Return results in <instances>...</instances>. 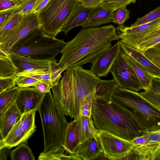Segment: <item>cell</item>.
<instances>
[{
	"label": "cell",
	"mask_w": 160,
	"mask_h": 160,
	"mask_svg": "<svg viewBox=\"0 0 160 160\" xmlns=\"http://www.w3.org/2000/svg\"><path fill=\"white\" fill-rule=\"evenodd\" d=\"M121 51L119 41L91 62L90 70L99 78L106 77Z\"/></svg>",
	"instance_id": "9a60e30c"
},
{
	"label": "cell",
	"mask_w": 160,
	"mask_h": 160,
	"mask_svg": "<svg viewBox=\"0 0 160 160\" xmlns=\"http://www.w3.org/2000/svg\"><path fill=\"white\" fill-rule=\"evenodd\" d=\"M40 27L38 13L32 12L25 15L18 26L0 37V49L9 52L17 42Z\"/></svg>",
	"instance_id": "8fae6325"
},
{
	"label": "cell",
	"mask_w": 160,
	"mask_h": 160,
	"mask_svg": "<svg viewBox=\"0 0 160 160\" xmlns=\"http://www.w3.org/2000/svg\"><path fill=\"white\" fill-rule=\"evenodd\" d=\"M16 76L0 78V92L10 89L16 85Z\"/></svg>",
	"instance_id": "b9f144b4"
},
{
	"label": "cell",
	"mask_w": 160,
	"mask_h": 160,
	"mask_svg": "<svg viewBox=\"0 0 160 160\" xmlns=\"http://www.w3.org/2000/svg\"><path fill=\"white\" fill-rule=\"evenodd\" d=\"M79 114H78L74 120L68 123L62 147L70 154H74L80 144L79 123Z\"/></svg>",
	"instance_id": "ffe728a7"
},
{
	"label": "cell",
	"mask_w": 160,
	"mask_h": 160,
	"mask_svg": "<svg viewBox=\"0 0 160 160\" xmlns=\"http://www.w3.org/2000/svg\"><path fill=\"white\" fill-rule=\"evenodd\" d=\"M95 91L89 94L83 100L80 106L78 114L89 118L92 117V102L95 97Z\"/></svg>",
	"instance_id": "d6a6232c"
},
{
	"label": "cell",
	"mask_w": 160,
	"mask_h": 160,
	"mask_svg": "<svg viewBox=\"0 0 160 160\" xmlns=\"http://www.w3.org/2000/svg\"><path fill=\"white\" fill-rule=\"evenodd\" d=\"M79 114L80 144L92 137H97L98 129L94 124L92 117L89 118Z\"/></svg>",
	"instance_id": "d4e9b609"
},
{
	"label": "cell",
	"mask_w": 160,
	"mask_h": 160,
	"mask_svg": "<svg viewBox=\"0 0 160 160\" xmlns=\"http://www.w3.org/2000/svg\"><path fill=\"white\" fill-rule=\"evenodd\" d=\"M40 92L45 94L50 91L51 86L49 84L43 82H41L34 87Z\"/></svg>",
	"instance_id": "bcb514c9"
},
{
	"label": "cell",
	"mask_w": 160,
	"mask_h": 160,
	"mask_svg": "<svg viewBox=\"0 0 160 160\" xmlns=\"http://www.w3.org/2000/svg\"><path fill=\"white\" fill-rule=\"evenodd\" d=\"M151 160H160V144L153 150Z\"/></svg>",
	"instance_id": "816d5d0a"
},
{
	"label": "cell",
	"mask_w": 160,
	"mask_h": 160,
	"mask_svg": "<svg viewBox=\"0 0 160 160\" xmlns=\"http://www.w3.org/2000/svg\"><path fill=\"white\" fill-rule=\"evenodd\" d=\"M124 53L126 60L132 68L139 81L142 89L145 90L148 89L150 87L153 78L148 73L129 55Z\"/></svg>",
	"instance_id": "4316f807"
},
{
	"label": "cell",
	"mask_w": 160,
	"mask_h": 160,
	"mask_svg": "<svg viewBox=\"0 0 160 160\" xmlns=\"http://www.w3.org/2000/svg\"><path fill=\"white\" fill-rule=\"evenodd\" d=\"M17 2L18 4V3L22 0H15Z\"/></svg>",
	"instance_id": "9f6ffc18"
},
{
	"label": "cell",
	"mask_w": 160,
	"mask_h": 160,
	"mask_svg": "<svg viewBox=\"0 0 160 160\" xmlns=\"http://www.w3.org/2000/svg\"><path fill=\"white\" fill-rule=\"evenodd\" d=\"M66 43L63 39L47 34L40 27L17 42L10 48L9 53L34 59L54 61Z\"/></svg>",
	"instance_id": "277c9868"
},
{
	"label": "cell",
	"mask_w": 160,
	"mask_h": 160,
	"mask_svg": "<svg viewBox=\"0 0 160 160\" xmlns=\"http://www.w3.org/2000/svg\"><path fill=\"white\" fill-rule=\"evenodd\" d=\"M17 7L0 11V29L4 27L15 14L17 13L16 12Z\"/></svg>",
	"instance_id": "ab89813d"
},
{
	"label": "cell",
	"mask_w": 160,
	"mask_h": 160,
	"mask_svg": "<svg viewBox=\"0 0 160 160\" xmlns=\"http://www.w3.org/2000/svg\"><path fill=\"white\" fill-rule=\"evenodd\" d=\"M10 149V148L6 146L0 148L1 160L7 159L9 155V150Z\"/></svg>",
	"instance_id": "f907efd6"
},
{
	"label": "cell",
	"mask_w": 160,
	"mask_h": 160,
	"mask_svg": "<svg viewBox=\"0 0 160 160\" xmlns=\"http://www.w3.org/2000/svg\"><path fill=\"white\" fill-rule=\"evenodd\" d=\"M36 111H32L22 115L7 136L4 139L0 140V148L6 146L11 149L22 142L28 141L36 130Z\"/></svg>",
	"instance_id": "ba28073f"
},
{
	"label": "cell",
	"mask_w": 160,
	"mask_h": 160,
	"mask_svg": "<svg viewBox=\"0 0 160 160\" xmlns=\"http://www.w3.org/2000/svg\"><path fill=\"white\" fill-rule=\"evenodd\" d=\"M110 72L118 87L136 92L142 89L138 78L121 50Z\"/></svg>",
	"instance_id": "30bf717a"
},
{
	"label": "cell",
	"mask_w": 160,
	"mask_h": 160,
	"mask_svg": "<svg viewBox=\"0 0 160 160\" xmlns=\"http://www.w3.org/2000/svg\"><path fill=\"white\" fill-rule=\"evenodd\" d=\"M51 88L53 98L66 115L74 118L72 68L66 70L58 84Z\"/></svg>",
	"instance_id": "9c48e42d"
},
{
	"label": "cell",
	"mask_w": 160,
	"mask_h": 160,
	"mask_svg": "<svg viewBox=\"0 0 160 160\" xmlns=\"http://www.w3.org/2000/svg\"><path fill=\"white\" fill-rule=\"evenodd\" d=\"M22 116L15 100L0 114V140L7 136Z\"/></svg>",
	"instance_id": "ac0fdd59"
},
{
	"label": "cell",
	"mask_w": 160,
	"mask_h": 160,
	"mask_svg": "<svg viewBox=\"0 0 160 160\" xmlns=\"http://www.w3.org/2000/svg\"><path fill=\"white\" fill-rule=\"evenodd\" d=\"M50 68L52 72L51 86L56 85L59 82L62 73L66 70L67 68H59L58 62H57L56 60L52 62Z\"/></svg>",
	"instance_id": "f35d334b"
},
{
	"label": "cell",
	"mask_w": 160,
	"mask_h": 160,
	"mask_svg": "<svg viewBox=\"0 0 160 160\" xmlns=\"http://www.w3.org/2000/svg\"><path fill=\"white\" fill-rule=\"evenodd\" d=\"M38 0H22L16 8V13L26 15L33 12Z\"/></svg>",
	"instance_id": "74e56055"
},
{
	"label": "cell",
	"mask_w": 160,
	"mask_h": 160,
	"mask_svg": "<svg viewBox=\"0 0 160 160\" xmlns=\"http://www.w3.org/2000/svg\"><path fill=\"white\" fill-rule=\"evenodd\" d=\"M94 9L85 7L78 1L61 31L67 35L74 28L79 26L83 27L87 22L90 15Z\"/></svg>",
	"instance_id": "d6986e66"
},
{
	"label": "cell",
	"mask_w": 160,
	"mask_h": 160,
	"mask_svg": "<svg viewBox=\"0 0 160 160\" xmlns=\"http://www.w3.org/2000/svg\"><path fill=\"white\" fill-rule=\"evenodd\" d=\"M136 0H103L101 6L113 10L125 7L131 3H135Z\"/></svg>",
	"instance_id": "d590c367"
},
{
	"label": "cell",
	"mask_w": 160,
	"mask_h": 160,
	"mask_svg": "<svg viewBox=\"0 0 160 160\" xmlns=\"http://www.w3.org/2000/svg\"><path fill=\"white\" fill-rule=\"evenodd\" d=\"M28 141L19 144L15 149L10 152L12 160H35L32 151L27 145Z\"/></svg>",
	"instance_id": "f546056e"
},
{
	"label": "cell",
	"mask_w": 160,
	"mask_h": 160,
	"mask_svg": "<svg viewBox=\"0 0 160 160\" xmlns=\"http://www.w3.org/2000/svg\"><path fill=\"white\" fill-rule=\"evenodd\" d=\"M160 18V6L138 19L130 26L134 27L152 21Z\"/></svg>",
	"instance_id": "8d00e7d4"
},
{
	"label": "cell",
	"mask_w": 160,
	"mask_h": 160,
	"mask_svg": "<svg viewBox=\"0 0 160 160\" xmlns=\"http://www.w3.org/2000/svg\"><path fill=\"white\" fill-rule=\"evenodd\" d=\"M45 94L38 91L34 87L19 88L15 96V101L22 115L38 111Z\"/></svg>",
	"instance_id": "5bb4252c"
},
{
	"label": "cell",
	"mask_w": 160,
	"mask_h": 160,
	"mask_svg": "<svg viewBox=\"0 0 160 160\" xmlns=\"http://www.w3.org/2000/svg\"><path fill=\"white\" fill-rule=\"evenodd\" d=\"M159 51H160V42L155 45H154L153 47Z\"/></svg>",
	"instance_id": "db71d44e"
},
{
	"label": "cell",
	"mask_w": 160,
	"mask_h": 160,
	"mask_svg": "<svg viewBox=\"0 0 160 160\" xmlns=\"http://www.w3.org/2000/svg\"><path fill=\"white\" fill-rule=\"evenodd\" d=\"M119 39L112 25L83 28L62 48L58 68H67V70L76 67H82L92 62L108 49L112 41Z\"/></svg>",
	"instance_id": "6da1fadb"
},
{
	"label": "cell",
	"mask_w": 160,
	"mask_h": 160,
	"mask_svg": "<svg viewBox=\"0 0 160 160\" xmlns=\"http://www.w3.org/2000/svg\"><path fill=\"white\" fill-rule=\"evenodd\" d=\"M160 42V30L157 28L140 41L136 49L144 53L149 48Z\"/></svg>",
	"instance_id": "4dcf8cb0"
},
{
	"label": "cell",
	"mask_w": 160,
	"mask_h": 160,
	"mask_svg": "<svg viewBox=\"0 0 160 160\" xmlns=\"http://www.w3.org/2000/svg\"><path fill=\"white\" fill-rule=\"evenodd\" d=\"M160 22V18L134 27H128L123 24L118 26L116 30L121 41L136 48L140 41L157 28Z\"/></svg>",
	"instance_id": "4fadbf2b"
},
{
	"label": "cell",
	"mask_w": 160,
	"mask_h": 160,
	"mask_svg": "<svg viewBox=\"0 0 160 160\" xmlns=\"http://www.w3.org/2000/svg\"><path fill=\"white\" fill-rule=\"evenodd\" d=\"M143 53L160 68V51L151 47L146 50Z\"/></svg>",
	"instance_id": "60d3db41"
},
{
	"label": "cell",
	"mask_w": 160,
	"mask_h": 160,
	"mask_svg": "<svg viewBox=\"0 0 160 160\" xmlns=\"http://www.w3.org/2000/svg\"><path fill=\"white\" fill-rule=\"evenodd\" d=\"M25 15L21 13L15 14L4 27L0 29V37L18 26L21 22Z\"/></svg>",
	"instance_id": "e575fe53"
},
{
	"label": "cell",
	"mask_w": 160,
	"mask_h": 160,
	"mask_svg": "<svg viewBox=\"0 0 160 160\" xmlns=\"http://www.w3.org/2000/svg\"><path fill=\"white\" fill-rule=\"evenodd\" d=\"M102 152L103 151L98 139L93 137L79 144L75 154L82 160H92Z\"/></svg>",
	"instance_id": "44dd1931"
},
{
	"label": "cell",
	"mask_w": 160,
	"mask_h": 160,
	"mask_svg": "<svg viewBox=\"0 0 160 160\" xmlns=\"http://www.w3.org/2000/svg\"><path fill=\"white\" fill-rule=\"evenodd\" d=\"M19 88L15 86L0 92V114L14 101Z\"/></svg>",
	"instance_id": "1f68e13d"
},
{
	"label": "cell",
	"mask_w": 160,
	"mask_h": 160,
	"mask_svg": "<svg viewBox=\"0 0 160 160\" xmlns=\"http://www.w3.org/2000/svg\"><path fill=\"white\" fill-rule=\"evenodd\" d=\"M130 11L126 7L114 10L112 13L111 20L119 25L123 24L130 18Z\"/></svg>",
	"instance_id": "836d02e7"
},
{
	"label": "cell",
	"mask_w": 160,
	"mask_h": 160,
	"mask_svg": "<svg viewBox=\"0 0 160 160\" xmlns=\"http://www.w3.org/2000/svg\"><path fill=\"white\" fill-rule=\"evenodd\" d=\"M113 10L101 6L95 8L83 27H97L103 24L112 22L111 17Z\"/></svg>",
	"instance_id": "7402d4cb"
},
{
	"label": "cell",
	"mask_w": 160,
	"mask_h": 160,
	"mask_svg": "<svg viewBox=\"0 0 160 160\" xmlns=\"http://www.w3.org/2000/svg\"><path fill=\"white\" fill-rule=\"evenodd\" d=\"M157 28L159 30H160V22L159 23L158 26Z\"/></svg>",
	"instance_id": "11a10c76"
},
{
	"label": "cell",
	"mask_w": 160,
	"mask_h": 160,
	"mask_svg": "<svg viewBox=\"0 0 160 160\" xmlns=\"http://www.w3.org/2000/svg\"><path fill=\"white\" fill-rule=\"evenodd\" d=\"M78 0H50L38 12L41 27L55 37L66 23Z\"/></svg>",
	"instance_id": "8992f818"
},
{
	"label": "cell",
	"mask_w": 160,
	"mask_h": 160,
	"mask_svg": "<svg viewBox=\"0 0 160 160\" xmlns=\"http://www.w3.org/2000/svg\"><path fill=\"white\" fill-rule=\"evenodd\" d=\"M121 50L129 55L138 63L143 69L154 78H160V68L137 49L130 47L120 40Z\"/></svg>",
	"instance_id": "2e32d148"
},
{
	"label": "cell",
	"mask_w": 160,
	"mask_h": 160,
	"mask_svg": "<svg viewBox=\"0 0 160 160\" xmlns=\"http://www.w3.org/2000/svg\"><path fill=\"white\" fill-rule=\"evenodd\" d=\"M143 134L147 136L149 143L160 144V129L151 131H143Z\"/></svg>",
	"instance_id": "7bdbcfd3"
},
{
	"label": "cell",
	"mask_w": 160,
	"mask_h": 160,
	"mask_svg": "<svg viewBox=\"0 0 160 160\" xmlns=\"http://www.w3.org/2000/svg\"><path fill=\"white\" fill-rule=\"evenodd\" d=\"M96 137L103 152L110 160L123 155L134 146L130 140L121 138L106 130H98Z\"/></svg>",
	"instance_id": "7c38bea8"
},
{
	"label": "cell",
	"mask_w": 160,
	"mask_h": 160,
	"mask_svg": "<svg viewBox=\"0 0 160 160\" xmlns=\"http://www.w3.org/2000/svg\"><path fill=\"white\" fill-rule=\"evenodd\" d=\"M102 160L108 159L109 160V158L103 152H102L99 154L97 156L93 159L92 160Z\"/></svg>",
	"instance_id": "f5cc1de1"
},
{
	"label": "cell",
	"mask_w": 160,
	"mask_h": 160,
	"mask_svg": "<svg viewBox=\"0 0 160 160\" xmlns=\"http://www.w3.org/2000/svg\"><path fill=\"white\" fill-rule=\"evenodd\" d=\"M130 141L134 146L148 144L149 143L147 136L144 134H143L141 136L137 137Z\"/></svg>",
	"instance_id": "7dc6e473"
},
{
	"label": "cell",
	"mask_w": 160,
	"mask_h": 160,
	"mask_svg": "<svg viewBox=\"0 0 160 160\" xmlns=\"http://www.w3.org/2000/svg\"><path fill=\"white\" fill-rule=\"evenodd\" d=\"M9 53L18 69V73L37 71H46L49 68L51 62L53 61L34 59L13 53Z\"/></svg>",
	"instance_id": "e0dca14e"
},
{
	"label": "cell",
	"mask_w": 160,
	"mask_h": 160,
	"mask_svg": "<svg viewBox=\"0 0 160 160\" xmlns=\"http://www.w3.org/2000/svg\"><path fill=\"white\" fill-rule=\"evenodd\" d=\"M74 93V111L75 117L78 113L80 104L89 94L96 91L100 78L90 70L82 67L72 68Z\"/></svg>",
	"instance_id": "52a82bcc"
},
{
	"label": "cell",
	"mask_w": 160,
	"mask_h": 160,
	"mask_svg": "<svg viewBox=\"0 0 160 160\" xmlns=\"http://www.w3.org/2000/svg\"><path fill=\"white\" fill-rule=\"evenodd\" d=\"M158 108V109L160 110V108Z\"/></svg>",
	"instance_id": "6f0895ef"
},
{
	"label": "cell",
	"mask_w": 160,
	"mask_h": 160,
	"mask_svg": "<svg viewBox=\"0 0 160 160\" xmlns=\"http://www.w3.org/2000/svg\"><path fill=\"white\" fill-rule=\"evenodd\" d=\"M112 102L130 115L144 131L160 129V110L139 93L118 87Z\"/></svg>",
	"instance_id": "3957f363"
},
{
	"label": "cell",
	"mask_w": 160,
	"mask_h": 160,
	"mask_svg": "<svg viewBox=\"0 0 160 160\" xmlns=\"http://www.w3.org/2000/svg\"><path fill=\"white\" fill-rule=\"evenodd\" d=\"M46 71H37L18 73L15 77V83L19 88L33 87L41 82V76Z\"/></svg>",
	"instance_id": "cb8c5ba5"
},
{
	"label": "cell",
	"mask_w": 160,
	"mask_h": 160,
	"mask_svg": "<svg viewBox=\"0 0 160 160\" xmlns=\"http://www.w3.org/2000/svg\"><path fill=\"white\" fill-rule=\"evenodd\" d=\"M103 0H78L86 8H95L101 6Z\"/></svg>",
	"instance_id": "ee69618b"
},
{
	"label": "cell",
	"mask_w": 160,
	"mask_h": 160,
	"mask_svg": "<svg viewBox=\"0 0 160 160\" xmlns=\"http://www.w3.org/2000/svg\"><path fill=\"white\" fill-rule=\"evenodd\" d=\"M52 74V71L50 68L41 75V82H46L51 86Z\"/></svg>",
	"instance_id": "c3c4849f"
},
{
	"label": "cell",
	"mask_w": 160,
	"mask_h": 160,
	"mask_svg": "<svg viewBox=\"0 0 160 160\" xmlns=\"http://www.w3.org/2000/svg\"><path fill=\"white\" fill-rule=\"evenodd\" d=\"M139 94L155 107L160 108V78H153L149 88Z\"/></svg>",
	"instance_id": "f1b7e54d"
},
{
	"label": "cell",
	"mask_w": 160,
	"mask_h": 160,
	"mask_svg": "<svg viewBox=\"0 0 160 160\" xmlns=\"http://www.w3.org/2000/svg\"><path fill=\"white\" fill-rule=\"evenodd\" d=\"M18 4L15 0H0V11L16 7Z\"/></svg>",
	"instance_id": "f6af8a7d"
},
{
	"label": "cell",
	"mask_w": 160,
	"mask_h": 160,
	"mask_svg": "<svg viewBox=\"0 0 160 160\" xmlns=\"http://www.w3.org/2000/svg\"><path fill=\"white\" fill-rule=\"evenodd\" d=\"M65 151L62 147L54 146L47 151L40 153L38 159L39 160H82L75 154L68 155L65 154Z\"/></svg>",
	"instance_id": "83f0119b"
},
{
	"label": "cell",
	"mask_w": 160,
	"mask_h": 160,
	"mask_svg": "<svg viewBox=\"0 0 160 160\" xmlns=\"http://www.w3.org/2000/svg\"><path fill=\"white\" fill-rule=\"evenodd\" d=\"M92 118L98 130L108 131L124 139L131 140L143 135V131L128 114L112 101L94 98Z\"/></svg>",
	"instance_id": "7a4b0ae2"
},
{
	"label": "cell",
	"mask_w": 160,
	"mask_h": 160,
	"mask_svg": "<svg viewBox=\"0 0 160 160\" xmlns=\"http://www.w3.org/2000/svg\"><path fill=\"white\" fill-rule=\"evenodd\" d=\"M18 72L10 53L0 49V78L13 77Z\"/></svg>",
	"instance_id": "484cf974"
},
{
	"label": "cell",
	"mask_w": 160,
	"mask_h": 160,
	"mask_svg": "<svg viewBox=\"0 0 160 160\" xmlns=\"http://www.w3.org/2000/svg\"><path fill=\"white\" fill-rule=\"evenodd\" d=\"M38 111L43 131V152L54 146L62 147L68 122L66 115L56 102L51 91L45 93Z\"/></svg>",
	"instance_id": "5b68a950"
},
{
	"label": "cell",
	"mask_w": 160,
	"mask_h": 160,
	"mask_svg": "<svg viewBox=\"0 0 160 160\" xmlns=\"http://www.w3.org/2000/svg\"><path fill=\"white\" fill-rule=\"evenodd\" d=\"M118 87L113 79L109 80L100 79L96 87L95 98L111 101L114 93Z\"/></svg>",
	"instance_id": "603a6c76"
},
{
	"label": "cell",
	"mask_w": 160,
	"mask_h": 160,
	"mask_svg": "<svg viewBox=\"0 0 160 160\" xmlns=\"http://www.w3.org/2000/svg\"><path fill=\"white\" fill-rule=\"evenodd\" d=\"M50 0H38L33 12L38 13Z\"/></svg>",
	"instance_id": "681fc988"
}]
</instances>
